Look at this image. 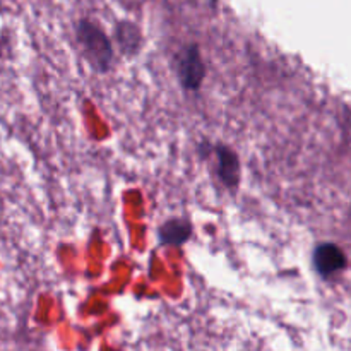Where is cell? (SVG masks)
<instances>
[{"mask_svg":"<svg viewBox=\"0 0 351 351\" xmlns=\"http://www.w3.org/2000/svg\"><path fill=\"white\" fill-rule=\"evenodd\" d=\"M115 36L123 53H137V50H139L141 47V33L139 29H137L136 24L120 23L115 29Z\"/></svg>","mask_w":351,"mask_h":351,"instance_id":"8992f818","label":"cell"},{"mask_svg":"<svg viewBox=\"0 0 351 351\" xmlns=\"http://www.w3.org/2000/svg\"><path fill=\"white\" fill-rule=\"evenodd\" d=\"M314 266L322 278H331L346 266V257L335 243H322L314 250Z\"/></svg>","mask_w":351,"mask_h":351,"instance_id":"3957f363","label":"cell"},{"mask_svg":"<svg viewBox=\"0 0 351 351\" xmlns=\"http://www.w3.org/2000/svg\"><path fill=\"white\" fill-rule=\"evenodd\" d=\"M177 74L182 86L189 91H197L206 75L204 62L197 45H187L182 48L177 60Z\"/></svg>","mask_w":351,"mask_h":351,"instance_id":"7a4b0ae2","label":"cell"},{"mask_svg":"<svg viewBox=\"0 0 351 351\" xmlns=\"http://www.w3.org/2000/svg\"><path fill=\"white\" fill-rule=\"evenodd\" d=\"M77 41L82 55L98 72H106L113 60V48L106 34L89 21H81L77 26Z\"/></svg>","mask_w":351,"mask_h":351,"instance_id":"6da1fadb","label":"cell"},{"mask_svg":"<svg viewBox=\"0 0 351 351\" xmlns=\"http://www.w3.org/2000/svg\"><path fill=\"white\" fill-rule=\"evenodd\" d=\"M192 235V225L185 219H170L160 228V240L163 245H182Z\"/></svg>","mask_w":351,"mask_h":351,"instance_id":"5b68a950","label":"cell"},{"mask_svg":"<svg viewBox=\"0 0 351 351\" xmlns=\"http://www.w3.org/2000/svg\"><path fill=\"white\" fill-rule=\"evenodd\" d=\"M216 160H218L219 180L228 189H237L240 184V161L235 151L226 146L215 147Z\"/></svg>","mask_w":351,"mask_h":351,"instance_id":"277c9868","label":"cell"}]
</instances>
